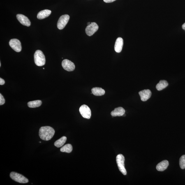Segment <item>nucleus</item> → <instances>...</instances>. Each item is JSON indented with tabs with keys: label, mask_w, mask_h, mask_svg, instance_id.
Listing matches in <instances>:
<instances>
[{
	"label": "nucleus",
	"mask_w": 185,
	"mask_h": 185,
	"mask_svg": "<svg viewBox=\"0 0 185 185\" xmlns=\"http://www.w3.org/2000/svg\"><path fill=\"white\" fill-rule=\"evenodd\" d=\"M40 143H41V142H40Z\"/></svg>",
	"instance_id": "cd10ccee"
},
{
	"label": "nucleus",
	"mask_w": 185,
	"mask_h": 185,
	"mask_svg": "<svg viewBox=\"0 0 185 185\" xmlns=\"http://www.w3.org/2000/svg\"><path fill=\"white\" fill-rule=\"evenodd\" d=\"M1 63H0V67H1Z\"/></svg>",
	"instance_id": "bb28decb"
},
{
	"label": "nucleus",
	"mask_w": 185,
	"mask_h": 185,
	"mask_svg": "<svg viewBox=\"0 0 185 185\" xmlns=\"http://www.w3.org/2000/svg\"><path fill=\"white\" fill-rule=\"evenodd\" d=\"M63 67L66 71H73L75 68L74 63L68 59H65L62 63Z\"/></svg>",
	"instance_id": "1a4fd4ad"
},
{
	"label": "nucleus",
	"mask_w": 185,
	"mask_h": 185,
	"mask_svg": "<svg viewBox=\"0 0 185 185\" xmlns=\"http://www.w3.org/2000/svg\"><path fill=\"white\" fill-rule=\"evenodd\" d=\"M55 133L54 128L49 126L41 127L40 128L39 135L42 140L49 141L53 137Z\"/></svg>",
	"instance_id": "f257e3e1"
},
{
	"label": "nucleus",
	"mask_w": 185,
	"mask_h": 185,
	"mask_svg": "<svg viewBox=\"0 0 185 185\" xmlns=\"http://www.w3.org/2000/svg\"><path fill=\"white\" fill-rule=\"evenodd\" d=\"M91 92L92 94L95 96H103L105 94L104 90L102 88L95 87L91 89Z\"/></svg>",
	"instance_id": "dca6fc26"
},
{
	"label": "nucleus",
	"mask_w": 185,
	"mask_h": 185,
	"mask_svg": "<svg viewBox=\"0 0 185 185\" xmlns=\"http://www.w3.org/2000/svg\"><path fill=\"white\" fill-rule=\"evenodd\" d=\"M17 18L20 23L24 26H29L31 25V22L27 17L22 14H17Z\"/></svg>",
	"instance_id": "9b49d317"
},
{
	"label": "nucleus",
	"mask_w": 185,
	"mask_h": 185,
	"mask_svg": "<svg viewBox=\"0 0 185 185\" xmlns=\"http://www.w3.org/2000/svg\"><path fill=\"white\" fill-rule=\"evenodd\" d=\"M67 139V137H62L61 138L54 142V145L58 148L62 147L66 143Z\"/></svg>",
	"instance_id": "6ab92c4d"
},
{
	"label": "nucleus",
	"mask_w": 185,
	"mask_h": 185,
	"mask_svg": "<svg viewBox=\"0 0 185 185\" xmlns=\"http://www.w3.org/2000/svg\"><path fill=\"white\" fill-rule=\"evenodd\" d=\"M123 45V40L122 38L119 37L116 40L114 45V50L118 53L121 52L122 49Z\"/></svg>",
	"instance_id": "f8f14e48"
},
{
	"label": "nucleus",
	"mask_w": 185,
	"mask_h": 185,
	"mask_svg": "<svg viewBox=\"0 0 185 185\" xmlns=\"http://www.w3.org/2000/svg\"><path fill=\"white\" fill-rule=\"evenodd\" d=\"M34 60L35 64L38 66H42L45 64L46 60L45 55L43 52L39 50H37L34 54Z\"/></svg>",
	"instance_id": "f03ea898"
},
{
	"label": "nucleus",
	"mask_w": 185,
	"mask_h": 185,
	"mask_svg": "<svg viewBox=\"0 0 185 185\" xmlns=\"http://www.w3.org/2000/svg\"><path fill=\"white\" fill-rule=\"evenodd\" d=\"M168 85V82L165 80H160L159 83L157 84L156 89L157 90L160 91L165 89Z\"/></svg>",
	"instance_id": "f3484780"
},
{
	"label": "nucleus",
	"mask_w": 185,
	"mask_h": 185,
	"mask_svg": "<svg viewBox=\"0 0 185 185\" xmlns=\"http://www.w3.org/2000/svg\"><path fill=\"white\" fill-rule=\"evenodd\" d=\"M5 102L4 98H3L1 94H0V105H2L4 104Z\"/></svg>",
	"instance_id": "4be33fe9"
},
{
	"label": "nucleus",
	"mask_w": 185,
	"mask_h": 185,
	"mask_svg": "<svg viewBox=\"0 0 185 185\" xmlns=\"http://www.w3.org/2000/svg\"><path fill=\"white\" fill-rule=\"evenodd\" d=\"M125 110L122 107H119L116 108L111 112V114L113 117L116 116H123L125 114Z\"/></svg>",
	"instance_id": "ddd939ff"
},
{
	"label": "nucleus",
	"mask_w": 185,
	"mask_h": 185,
	"mask_svg": "<svg viewBox=\"0 0 185 185\" xmlns=\"http://www.w3.org/2000/svg\"><path fill=\"white\" fill-rule=\"evenodd\" d=\"M179 164L181 169L184 170L185 168V155H182L179 160Z\"/></svg>",
	"instance_id": "412c9836"
},
{
	"label": "nucleus",
	"mask_w": 185,
	"mask_h": 185,
	"mask_svg": "<svg viewBox=\"0 0 185 185\" xmlns=\"http://www.w3.org/2000/svg\"><path fill=\"white\" fill-rule=\"evenodd\" d=\"M10 46L17 52H21L22 50V45L20 40L17 39H12L9 42Z\"/></svg>",
	"instance_id": "0eeeda50"
},
{
	"label": "nucleus",
	"mask_w": 185,
	"mask_h": 185,
	"mask_svg": "<svg viewBox=\"0 0 185 185\" xmlns=\"http://www.w3.org/2000/svg\"><path fill=\"white\" fill-rule=\"evenodd\" d=\"M169 165L168 160H164L158 164L156 166V169L158 171L163 172L167 168Z\"/></svg>",
	"instance_id": "4468645a"
},
{
	"label": "nucleus",
	"mask_w": 185,
	"mask_h": 185,
	"mask_svg": "<svg viewBox=\"0 0 185 185\" xmlns=\"http://www.w3.org/2000/svg\"><path fill=\"white\" fill-rule=\"evenodd\" d=\"M73 148L71 144H67L62 147L60 149L62 152L70 153L73 151Z\"/></svg>",
	"instance_id": "aec40b11"
},
{
	"label": "nucleus",
	"mask_w": 185,
	"mask_h": 185,
	"mask_svg": "<svg viewBox=\"0 0 185 185\" xmlns=\"http://www.w3.org/2000/svg\"><path fill=\"white\" fill-rule=\"evenodd\" d=\"M70 19L69 16L65 15L61 16L57 23V26L58 29L62 30L66 26Z\"/></svg>",
	"instance_id": "423d86ee"
},
{
	"label": "nucleus",
	"mask_w": 185,
	"mask_h": 185,
	"mask_svg": "<svg viewBox=\"0 0 185 185\" xmlns=\"http://www.w3.org/2000/svg\"><path fill=\"white\" fill-rule=\"evenodd\" d=\"M79 112L81 115L85 118L89 119L91 116V112L90 109L87 106L83 105L80 107Z\"/></svg>",
	"instance_id": "39448f33"
},
{
	"label": "nucleus",
	"mask_w": 185,
	"mask_h": 185,
	"mask_svg": "<svg viewBox=\"0 0 185 185\" xmlns=\"http://www.w3.org/2000/svg\"><path fill=\"white\" fill-rule=\"evenodd\" d=\"M125 158L123 155H118L116 157V162L120 171L124 175H126L127 172L124 166Z\"/></svg>",
	"instance_id": "7ed1b4c3"
},
{
	"label": "nucleus",
	"mask_w": 185,
	"mask_h": 185,
	"mask_svg": "<svg viewBox=\"0 0 185 185\" xmlns=\"http://www.w3.org/2000/svg\"><path fill=\"white\" fill-rule=\"evenodd\" d=\"M98 29V25L95 22L91 23L90 25L87 26L86 28V34L89 36H92Z\"/></svg>",
	"instance_id": "6e6552de"
},
{
	"label": "nucleus",
	"mask_w": 185,
	"mask_h": 185,
	"mask_svg": "<svg viewBox=\"0 0 185 185\" xmlns=\"http://www.w3.org/2000/svg\"><path fill=\"white\" fill-rule=\"evenodd\" d=\"M103 1L106 3H110L115 1L116 0H103Z\"/></svg>",
	"instance_id": "b1692460"
},
{
	"label": "nucleus",
	"mask_w": 185,
	"mask_h": 185,
	"mask_svg": "<svg viewBox=\"0 0 185 185\" xmlns=\"http://www.w3.org/2000/svg\"><path fill=\"white\" fill-rule=\"evenodd\" d=\"M42 104V102L41 100H36L28 102V105L30 108H35L40 106Z\"/></svg>",
	"instance_id": "a211bd4d"
},
{
	"label": "nucleus",
	"mask_w": 185,
	"mask_h": 185,
	"mask_svg": "<svg viewBox=\"0 0 185 185\" xmlns=\"http://www.w3.org/2000/svg\"><path fill=\"white\" fill-rule=\"evenodd\" d=\"M182 29L185 30V23L184 24H183L182 26Z\"/></svg>",
	"instance_id": "393cba45"
},
{
	"label": "nucleus",
	"mask_w": 185,
	"mask_h": 185,
	"mask_svg": "<svg viewBox=\"0 0 185 185\" xmlns=\"http://www.w3.org/2000/svg\"><path fill=\"white\" fill-rule=\"evenodd\" d=\"M139 94L142 101L145 102L151 97V92L149 89H144L139 92Z\"/></svg>",
	"instance_id": "9d476101"
},
{
	"label": "nucleus",
	"mask_w": 185,
	"mask_h": 185,
	"mask_svg": "<svg viewBox=\"0 0 185 185\" xmlns=\"http://www.w3.org/2000/svg\"><path fill=\"white\" fill-rule=\"evenodd\" d=\"M10 178L13 180L22 184H26L29 182V180L24 176L17 172H12L10 173Z\"/></svg>",
	"instance_id": "20e7f679"
},
{
	"label": "nucleus",
	"mask_w": 185,
	"mask_h": 185,
	"mask_svg": "<svg viewBox=\"0 0 185 185\" xmlns=\"http://www.w3.org/2000/svg\"><path fill=\"white\" fill-rule=\"evenodd\" d=\"M5 83V81L3 79L0 78V85H3Z\"/></svg>",
	"instance_id": "5701e85b"
},
{
	"label": "nucleus",
	"mask_w": 185,
	"mask_h": 185,
	"mask_svg": "<svg viewBox=\"0 0 185 185\" xmlns=\"http://www.w3.org/2000/svg\"><path fill=\"white\" fill-rule=\"evenodd\" d=\"M51 10L45 9L42 10L38 12V15H37V18L40 20L46 18L49 16L51 13Z\"/></svg>",
	"instance_id": "2eb2a0df"
},
{
	"label": "nucleus",
	"mask_w": 185,
	"mask_h": 185,
	"mask_svg": "<svg viewBox=\"0 0 185 185\" xmlns=\"http://www.w3.org/2000/svg\"><path fill=\"white\" fill-rule=\"evenodd\" d=\"M91 23L90 22H89L87 23V25L89 26V25H90L91 24Z\"/></svg>",
	"instance_id": "a878e982"
}]
</instances>
